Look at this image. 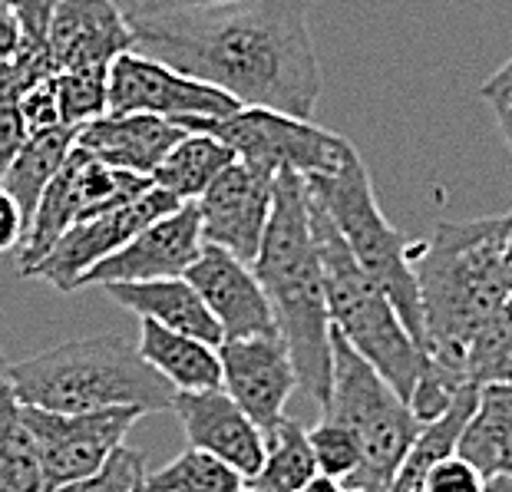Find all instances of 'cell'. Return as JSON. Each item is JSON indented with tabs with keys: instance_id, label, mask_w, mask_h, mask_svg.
I'll list each match as a JSON object with an SVG mask.
<instances>
[{
	"instance_id": "37",
	"label": "cell",
	"mask_w": 512,
	"mask_h": 492,
	"mask_svg": "<svg viewBox=\"0 0 512 492\" xmlns=\"http://www.w3.org/2000/svg\"><path fill=\"white\" fill-rule=\"evenodd\" d=\"M24 142H27V129H24V119L17 113V106L0 103V179H4V172L10 169V162L17 159Z\"/></svg>"
},
{
	"instance_id": "35",
	"label": "cell",
	"mask_w": 512,
	"mask_h": 492,
	"mask_svg": "<svg viewBox=\"0 0 512 492\" xmlns=\"http://www.w3.org/2000/svg\"><path fill=\"white\" fill-rule=\"evenodd\" d=\"M116 10L123 14L129 27L146 24V20L169 17V14H185V10H205V7H225L235 0H113Z\"/></svg>"
},
{
	"instance_id": "25",
	"label": "cell",
	"mask_w": 512,
	"mask_h": 492,
	"mask_svg": "<svg viewBox=\"0 0 512 492\" xmlns=\"http://www.w3.org/2000/svg\"><path fill=\"white\" fill-rule=\"evenodd\" d=\"M0 492H43L40 456L10 384L0 387Z\"/></svg>"
},
{
	"instance_id": "38",
	"label": "cell",
	"mask_w": 512,
	"mask_h": 492,
	"mask_svg": "<svg viewBox=\"0 0 512 492\" xmlns=\"http://www.w3.org/2000/svg\"><path fill=\"white\" fill-rule=\"evenodd\" d=\"M24 235H27V218L20 212V205L14 202V195L0 185V255L20 248Z\"/></svg>"
},
{
	"instance_id": "27",
	"label": "cell",
	"mask_w": 512,
	"mask_h": 492,
	"mask_svg": "<svg viewBox=\"0 0 512 492\" xmlns=\"http://www.w3.org/2000/svg\"><path fill=\"white\" fill-rule=\"evenodd\" d=\"M463 377L470 387L512 384V294L473 337L463 357Z\"/></svg>"
},
{
	"instance_id": "44",
	"label": "cell",
	"mask_w": 512,
	"mask_h": 492,
	"mask_svg": "<svg viewBox=\"0 0 512 492\" xmlns=\"http://www.w3.org/2000/svg\"><path fill=\"white\" fill-rule=\"evenodd\" d=\"M503 265H506V288L512 294V228H509V238H506V255H503Z\"/></svg>"
},
{
	"instance_id": "18",
	"label": "cell",
	"mask_w": 512,
	"mask_h": 492,
	"mask_svg": "<svg viewBox=\"0 0 512 492\" xmlns=\"http://www.w3.org/2000/svg\"><path fill=\"white\" fill-rule=\"evenodd\" d=\"M47 50L57 73L103 70L133 50V30L113 0H60L47 27Z\"/></svg>"
},
{
	"instance_id": "47",
	"label": "cell",
	"mask_w": 512,
	"mask_h": 492,
	"mask_svg": "<svg viewBox=\"0 0 512 492\" xmlns=\"http://www.w3.org/2000/svg\"><path fill=\"white\" fill-rule=\"evenodd\" d=\"M344 492H361V489H347V486H344Z\"/></svg>"
},
{
	"instance_id": "7",
	"label": "cell",
	"mask_w": 512,
	"mask_h": 492,
	"mask_svg": "<svg viewBox=\"0 0 512 492\" xmlns=\"http://www.w3.org/2000/svg\"><path fill=\"white\" fill-rule=\"evenodd\" d=\"M324 417L354 430L361 443V469L347 479V489L361 492H387L423 430L407 400L337 331H331V397Z\"/></svg>"
},
{
	"instance_id": "28",
	"label": "cell",
	"mask_w": 512,
	"mask_h": 492,
	"mask_svg": "<svg viewBox=\"0 0 512 492\" xmlns=\"http://www.w3.org/2000/svg\"><path fill=\"white\" fill-rule=\"evenodd\" d=\"M245 479L202 450H185L172 463L146 476V492H238Z\"/></svg>"
},
{
	"instance_id": "3",
	"label": "cell",
	"mask_w": 512,
	"mask_h": 492,
	"mask_svg": "<svg viewBox=\"0 0 512 492\" xmlns=\"http://www.w3.org/2000/svg\"><path fill=\"white\" fill-rule=\"evenodd\" d=\"M275 314L301 393L324 410L331 397V317L318 248L311 235L308 182L294 172L275 176V209L252 261Z\"/></svg>"
},
{
	"instance_id": "1",
	"label": "cell",
	"mask_w": 512,
	"mask_h": 492,
	"mask_svg": "<svg viewBox=\"0 0 512 492\" xmlns=\"http://www.w3.org/2000/svg\"><path fill=\"white\" fill-rule=\"evenodd\" d=\"M129 30L133 50L215 86L238 106L311 119L321 100L308 0H235Z\"/></svg>"
},
{
	"instance_id": "40",
	"label": "cell",
	"mask_w": 512,
	"mask_h": 492,
	"mask_svg": "<svg viewBox=\"0 0 512 492\" xmlns=\"http://www.w3.org/2000/svg\"><path fill=\"white\" fill-rule=\"evenodd\" d=\"M483 100H489L493 106H512V57L499 67L489 80L479 86Z\"/></svg>"
},
{
	"instance_id": "42",
	"label": "cell",
	"mask_w": 512,
	"mask_h": 492,
	"mask_svg": "<svg viewBox=\"0 0 512 492\" xmlns=\"http://www.w3.org/2000/svg\"><path fill=\"white\" fill-rule=\"evenodd\" d=\"M301 492H344V483H337V479H331V476H314L308 486H304Z\"/></svg>"
},
{
	"instance_id": "41",
	"label": "cell",
	"mask_w": 512,
	"mask_h": 492,
	"mask_svg": "<svg viewBox=\"0 0 512 492\" xmlns=\"http://www.w3.org/2000/svg\"><path fill=\"white\" fill-rule=\"evenodd\" d=\"M496 113V123H499V133H503L506 146L512 149V106H493Z\"/></svg>"
},
{
	"instance_id": "15",
	"label": "cell",
	"mask_w": 512,
	"mask_h": 492,
	"mask_svg": "<svg viewBox=\"0 0 512 492\" xmlns=\"http://www.w3.org/2000/svg\"><path fill=\"white\" fill-rule=\"evenodd\" d=\"M222 390L248 413L261 433L285 417V403L298 390L291 354L281 334L222 341Z\"/></svg>"
},
{
	"instance_id": "32",
	"label": "cell",
	"mask_w": 512,
	"mask_h": 492,
	"mask_svg": "<svg viewBox=\"0 0 512 492\" xmlns=\"http://www.w3.org/2000/svg\"><path fill=\"white\" fill-rule=\"evenodd\" d=\"M50 492H146V459L129 446H119L100 473Z\"/></svg>"
},
{
	"instance_id": "33",
	"label": "cell",
	"mask_w": 512,
	"mask_h": 492,
	"mask_svg": "<svg viewBox=\"0 0 512 492\" xmlns=\"http://www.w3.org/2000/svg\"><path fill=\"white\" fill-rule=\"evenodd\" d=\"M17 113H20V119H24L27 136L47 133V129H53V126H67V123H63V113H60L57 76H50V80H40L37 86H30V90L20 96Z\"/></svg>"
},
{
	"instance_id": "8",
	"label": "cell",
	"mask_w": 512,
	"mask_h": 492,
	"mask_svg": "<svg viewBox=\"0 0 512 492\" xmlns=\"http://www.w3.org/2000/svg\"><path fill=\"white\" fill-rule=\"evenodd\" d=\"M182 129L222 139L238 162L268 172V176H278V172H294L301 179L331 176L357 152L344 136L314 126L311 119L255 106H242L225 119H192Z\"/></svg>"
},
{
	"instance_id": "43",
	"label": "cell",
	"mask_w": 512,
	"mask_h": 492,
	"mask_svg": "<svg viewBox=\"0 0 512 492\" xmlns=\"http://www.w3.org/2000/svg\"><path fill=\"white\" fill-rule=\"evenodd\" d=\"M483 492H512V476H489Z\"/></svg>"
},
{
	"instance_id": "11",
	"label": "cell",
	"mask_w": 512,
	"mask_h": 492,
	"mask_svg": "<svg viewBox=\"0 0 512 492\" xmlns=\"http://www.w3.org/2000/svg\"><path fill=\"white\" fill-rule=\"evenodd\" d=\"M232 96L166 67L139 50H126L110 67V113H143L185 126L192 119H225L238 113Z\"/></svg>"
},
{
	"instance_id": "26",
	"label": "cell",
	"mask_w": 512,
	"mask_h": 492,
	"mask_svg": "<svg viewBox=\"0 0 512 492\" xmlns=\"http://www.w3.org/2000/svg\"><path fill=\"white\" fill-rule=\"evenodd\" d=\"M314 476H318V463H314L308 430L301 420L281 417L271 430H265V466L255 479L281 492H301Z\"/></svg>"
},
{
	"instance_id": "5",
	"label": "cell",
	"mask_w": 512,
	"mask_h": 492,
	"mask_svg": "<svg viewBox=\"0 0 512 492\" xmlns=\"http://www.w3.org/2000/svg\"><path fill=\"white\" fill-rule=\"evenodd\" d=\"M308 212L314 248H318L324 271V291H328L331 331L341 334L403 400H410L413 384H417L420 370L427 364V354L403 327L397 308L377 288V281L357 265L351 248L344 245L341 232L334 228L331 215L324 212V205L311 192Z\"/></svg>"
},
{
	"instance_id": "24",
	"label": "cell",
	"mask_w": 512,
	"mask_h": 492,
	"mask_svg": "<svg viewBox=\"0 0 512 492\" xmlns=\"http://www.w3.org/2000/svg\"><path fill=\"white\" fill-rule=\"evenodd\" d=\"M76 133H80V126H53L47 133L27 136V142L17 152V159L10 162V169L4 172V179H0V185H4V189L14 195V202L20 205L27 225L43 189L53 182V176L63 169V162H67L70 152L76 149Z\"/></svg>"
},
{
	"instance_id": "2",
	"label": "cell",
	"mask_w": 512,
	"mask_h": 492,
	"mask_svg": "<svg viewBox=\"0 0 512 492\" xmlns=\"http://www.w3.org/2000/svg\"><path fill=\"white\" fill-rule=\"evenodd\" d=\"M512 212L473 222H437L413 248V275L423 308V354L463 380V357L479 327L509 298L506 238Z\"/></svg>"
},
{
	"instance_id": "45",
	"label": "cell",
	"mask_w": 512,
	"mask_h": 492,
	"mask_svg": "<svg viewBox=\"0 0 512 492\" xmlns=\"http://www.w3.org/2000/svg\"><path fill=\"white\" fill-rule=\"evenodd\" d=\"M238 492H281V489L268 486V483H261V479H245L242 489H238Z\"/></svg>"
},
{
	"instance_id": "23",
	"label": "cell",
	"mask_w": 512,
	"mask_h": 492,
	"mask_svg": "<svg viewBox=\"0 0 512 492\" xmlns=\"http://www.w3.org/2000/svg\"><path fill=\"white\" fill-rule=\"evenodd\" d=\"M235 162V152L222 139L209 133H185L176 149L162 159V166L152 172L149 182L156 189L169 192L176 202H199L202 192L222 176Z\"/></svg>"
},
{
	"instance_id": "22",
	"label": "cell",
	"mask_w": 512,
	"mask_h": 492,
	"mask_svg": "<svg viewBox=\"0 0 512 492\" xmlns=\"http://www.w3.org/2000/svg\"><path fill=\"white\" fill-rule=\"evenodd\" d=\"M456 456L489 476H512V384L479 387Z\"/></svg>"
},
{
	"instance_id": "31",
	"label": "cell",
	"mask_w": 512,
	"mask_h": 492,
	"mask_svg": "<svg viewBox=\"0 0 512 492\" xmlns=\"http://www.w3.org/2000/svg\"><path fill=\"white\" fill-rule=\"evenodd\" d=\"M57 76V63H53L47 40L30 43L24 40V47L17 50V57L0 60V103L17 106L30 86H37L40 80Z\"/></svg>"
},
{
	"instance_id": "20",
	"label": "cell",
	"mask_w": 512,
	"mask_h": 492,
	"mask_svg": "<svg viewBox=\"0 0 512 492\" xmlns=\"http://www.w3.org/2000/svg\"><path fill=\"white\" fill-rule=\"evenodd\" d=\"M116 304H123L139 321H156L169 331L199 337V341L222 347V327L215 324L212 311L205 308L199 291L185 278L139 281V284H110L103 288Z\"/></svg>"
},
{
	"instance_id": "10",
	"label": "cell",
	"mask_w": 512,
	"mask_h": 492,
	"mask_svg": "<svg viewBox=\"0 0 512 492\" xmlns=\"http://www.w3.org/2000/svg\"><path fill=\"white\" fill-rule=\"evenodd\" d=\"M136 420H143V410L133 407L100 413H50L24 407V423L34 436L43 469V492L100 473L119 446H126Z\"/></svg>"
},
{
	"instance_id": "16",
	"label": "cell",
	"mask_w": 512,
	"mask_h": 492,
	"mask_svg": "<svg viewBox=\"0 0 512 492\" xmlns=\"http://www.w3.org/2000/svg\"><path fill=\"white\" fill-rule=\"evenodd\" d=\"M185 281L199 291L215 324L222 327V341H245V337L278 334L275 314L265 298V288L255 278L252 265L238 261L215 245H202V255L185 271Z\"/></svg>"
},
{
	"instance_id": "39",
	"label": "cell",
	"mask_w": 512,
	"mask_h": 492,
	"mask_svg": "<svg viewBox=\"0 0 512 492\" xmlns=\"http://www.w3.org/2000/svg\"><path fill=\"white\" fill-rule=\"evenodd\" d=\"M20 47H24V24L10 7V0H0V60L17 57Z\"/></svg>"
},
{
	"instance_id": "17",
	"label": "cell",
	"mask_w": 512,
	"mask_h": 492,
	"mask_svg": "<svg viewBox=\"0 0 512 492\" xmlns=\"http://www.w3.org/2000/svg\"><path fill=\"white\" fill-rule=\"evenodd\" d=\"M172 413L182 420L185 440L192 450H202L225 466H232L242 479H255L265 466V433L248 420V413L219 390L176 393Z\"/></svg>"
},
{
	"instance_id": "12",
	"label": "cell",
	"mask_w": 512,
	"mask_h": 492,
	"mask_svg": "<svg viewBox=\"0 0 512 492\" xmlns=\"http://www.w3.org/2000/svg\"><path fill=\"white\" fill-rule=\"evenodd\" d=\"M179 205L182 202L172 199L169 192L152 185L146 195H139L136 202L123 205V209L103 212L96 218H86L80 225H73L70 232L43 255L40 265L30 271V278H40L53 284L57 291L70 294L76 291V284H80L86 271L96 268L110 255H116V251L133 242L146 225H152L162 215L176 212Z\"/></svg>"
},
{
	"instance_id": "30",
	"label": "cell",
	"mask_w": 512,
	"mask_h": 492,
	"mask_svg": "<svg viewBox=\"0 0 512 492\" xmlns=\"http://www.w3.org/2000/svg\"><path fill=\"white\" fill-rule=\"evenodd\" d=\"M308 440L321 476H331L347 486V479L361 469V443H357L354 430H347L344 423L324 417L318 426L308 430Z\"/></svg>"
},
{
	"instance_id": "6",
	"label": "cell",
	"mask_w": 512,
	"mask_h": 492,
	"mask_svg": "<svg viewBox=\"0 0 512 492\" xmlns=\"http://www.w3.org/2000/svg\"><path fill=\"white\" fill-rule=\"evenodd\" d=\"M304 182H308V192L314 199L324 205V212L331 215L334 228L341 232L344 245L351 248L357 265L387 294L403 327L423 351V308L417 275H413V248L417 245H410L407 235L397 232L387 222V215L380 212L374 182H370L361 152H354L331 176H314Z\"/></svg>"
},
{
	"instance_id": "19",
	"label": "cell",
	"mask_w": 512,
	"mask_h": 492,
	"mask_svg": "<svg viewBox=\"0 0 512 492\" xmlns=\"http://www.w3.org/2000/svg\"><path fill=\"white\" fill-rule=\"evenodd\" d=\"M185 129L159 116L143 113H106L93 123L80 126L76 133V149L90 152L103 166L129 172V176L149 179L162 166V159L179 146Z\"/></svg>"
},
{
	"instance_id": "4",
	"label": "cell",
	"mask_w": 512,
	"mask_h": 492,
	"mask_svg": "<svg viewBox=\"0 0 512 492\" xmlns=\"http://www.w3.org/2000/svg\"><path fill=\"white\" fill-rule=\"evenodd\" d=\"M7 384L24 407L50 413H100L133 407L166 413L176 390L149 367L136 344L119 334L63 341L50 351L24 357L7 370Z\"/></svg>"
},
{
	"instance_id": "36",
	"label": "cell",
	"mask_w": 512,
	"mask_h": 492,
	"mask_svg": "<svg viewBox=\"0 0 512 492\" xmlns=\"http://www.w3.org/2000/svg\"><path fill=\"white\" fill-rule=\"evenodd\" d=\"M60 0H10V7L17 10L20 24H24V40L30 43H43L47 40V27L50 17L57 10Z\"/></svg>"
},
{
	"instance_id": "9",
	"label": "cell",
	"mask_w": 512,
	"mask_h": 492,
	"mask_svg": "<svg viewBox=\"0 0 512 492\" xmlns=\"http://www.w3.org/2000/svg\"><path fill=\"white\" fill-rule=\"evenodd\" d=\"M152 189V182L143 176H129L103 166L100 159H93L90 152L73 149L70 159L63 162V169L53 176V182L43 189L34 215H30L27 235L20 242L17 255V271L24 278H30L43 255L70 232L73 225L96 218L103 212L123 209V205L136 202L139 195H146Z\"/></svg>"
},
{
	"instance_id": "29",
	"label": "cell",
	"mask_w": 512,
	"mask_h": 492,
	"mask_svg": "<svg viewBox=\"0 0 512 492\" xmlns=\"http://www.w3.org/2000/svg\"><path fill=\"white\" fill-rule=\"evenodd\" d=\"M57 93L67 126H86L110 113V73L103 70L57 73Z\"/></svg>"
},
{
	"instance_id": "13",
	"label": "cell",
	"mask_w": 512,
	"mask_h": 492,
	"mask_svg": "<svg viewBox=\"0 0 512 492\" xmlns=\"http://www.w3.org/2000/svg\"><path fill=\"white\" fill-rule=\"evenodd\" d=\"M195 209H199L205 245H215L252 265L275 209V176L235 159L202 192Z\"/></svg>"
},
{
	"instance_id": "34",
	"label": "cell",
	"mask_w": 512,
	"mask_h": 492,
	"mask_svg": "<svg viewBox=\"0 0 512 492\" xmlns=\"http://www.w3.org/2000/svg\"><path fill=\"white\" fill-rule=\"evenodd\" d=\"M486 476L476 466L466 463L463 456H443L440 463H433L423 476L420 492H483Z\"/></svg>"
},
{
	"instance_id": "46",
	"label": "cell",
	"mask_w": 512,
	"mask_h": 492,
	"mask_svg": "<svg viewBox=\"0 0 512 492\" xmlns=\"http://www.w3.org/2000/svg\"><path fill=\"white\" fill-rule=\"evenodd\" d=\"M7 370H10V360L4 357V351H0V387L7 384Z\"/></svg>"
},
{
	"instance_id": "21",
	"label": "cell",
	"mask_w": 512,
	"mask_h": 492,
	"mask_svg": "<svg viewBox=\"0 0 512 492\" xmlns=\"http://www.w3.org/2000/svg\"><path fill=\"white\" fill-rule=\"evenodd\" d=\"M139 354L159 377H166L176 393H202L222 387L219 347L199 337L169 331L156 321H139Z\"/></svg>"
},
{
	"instance_id": "14",
	"label": "cell",
	"mask_w": 512,
	"mask_h": 492,
	"mask_svg": "<svg viewBox=\"0 0 512 492\" xmlns=\"http://www.w3.org/2000/svg\"><path fill=\"white\" fill-rule=\"evenodd\" d=\"M202 225L195 202L179 205L176 212L156 218L146 225L133 242L123 245L90 268L76 284L80 288H110V284H139V281H162V278H185V271L202 255Z\"/></svg>"
}]
</instances>
